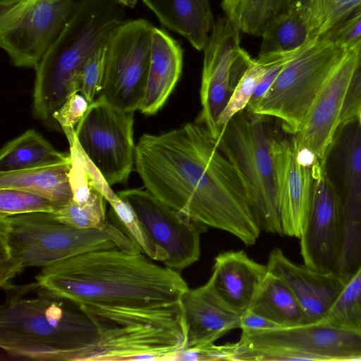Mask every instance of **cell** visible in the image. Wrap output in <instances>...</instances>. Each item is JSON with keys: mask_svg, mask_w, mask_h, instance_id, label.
<instances>
[{"mask_svg": "<svg viewBox=\"0 0 361 361\" xmlns=\"http://www.w3.org/2000/svg\"><path fill=\"white\" fill-rule=\"evenodd\" d=\"M117 195L136 214L155 250L157 262L179 271L199 259L201 225L166 204L147 189H127Z\"/></svg>", "mask_w": 361, "mask_h": 361, "instance_id": "obj_13", "label": "cell"}, {"mask_svg": "<svg viewBox=\"0 0 361 361\" xmlns=\"http://www.w3.org/2000/svg\"><path fill=\"white\" fill-rule=\"evenodd\" d=\"M116 3L123 7L134 8L137 4V0H114Z\"/></svg>", "mask_w": 361, "mask_h": 361, "instance_id": "obj_41", "label": "cell"}, {"mask_svg": "<svg viewBox=\"0 0 361 361\" xmlns=\"http://www.w3.org/2000/svg\"><path fill=\"white\" fill-rule=\"evenodd\" d=\"M274 327H277V326L250 310L242 314L239 326L241 331H255Z\"/></svg>", "mask_w": 361, "mask_h": 361, "instance_id": "obj_40", "label": "cell"}, {"mask_svg": "<svg viewBox=\"0 0 361 361\" xmlns=\"http://www.w3.org/2000/svg\"><path fill=\"white\" fill-rule=\"evenodd\" d=\"M295 0H222L226 16L248 35L262 37L269 24Z\"/></svg>", "mask_w": 361, "mask_h": 361, "instance_id": "obj_28", "label": "cell"}, {"mask_svg": "<svg viewBox=\"0 0 361 361\" xmlns=\"http://www.w3.org/2000/svg\"><path fill=\"white\" fill-rule=\"evenodd\" d=\"M357 122L359 123V124L361 126V107H360V109L359 110V112L357 114Z\"/></svg>", "mask_w": 361, "mask_h": 361, "instance_id": "obj_43", "label": "cell"}, {"mask_svg": "<svg viewBox=\"0 0 361 361\" xmlns=\"http://www.w3.org/2000/svg\"><path fill=\"white\" fill-rule=\"evenodd\" d=\"M339 147L344 183L341 199L342 241L334 272L348 280L361 265V126L349 123Z\"/></svg>", "mask_w": 361, "mask_h": 361, "instance_id": "obj_16", "label": "cell"}, {"mask_svg": "<svg viewBox=\"0 0 361 361\" xmlns=\"http://www.w3.org/2000/svg\"><path fill=\"white\" fill-rule=\"evenodd\" d=\"M277 326L309 323L305 313L288 285L268 271L248 310Z\"/></svg>", "mask_w": 361, "mask_h": 361, "instance_id": "obj_25", "label": "cell"}, {"mask_svg": "<svg viewBox=\"0 0 361 361\" xmlns=\"http://www.w3.org/2000/svg\"><path fill=\"white\" fill-rule=\"evenodd\" d=\"M71 164V157L59 164L0 171V189H18L37 194L51 200L59 209L73 198L68 176Z\"/></svg>", "mask_w": 361, "mask_h": 361, "instance_id": "obj_24", "label": "cell"}, {"mask_svg": "<svg viewBox=\"0 0 361 361\" xmlns=\"http://www.w3.org/2000/svg\"><path fill=\"white\" fill-rule=\"evenodd\" d=\"M57 209L54 202L37 194L18 189H0V216L55 212Z\"/></svg>", "mask_w": 361, "mask_h": 361, "instance_id": "obj_33", "label": "cell"}, {"mask_svg": "<svg viewBox=\"0 0 361 361\" xmlns=\"http://www.w3.org/2000/svg\"><path fill=\"white\" fill-rule=\"evenodd\" d=\"M312 39L322 37L361 9V0H300Z\"/></svg>", "mask_w": 361, "mask_h": 361, "instance_id": "obj_29", "label": "cell"}, {"mask_svg": "<svg viewBox=\"0 0 361 361\" xmlns=\"http://www.w3.org/2000/svg\"><path fill=\"white\" fill-rule=\"evenodd\" d=\"M186 328V347L214 343L227 332L239 329L243 313L225 302L209 281L189 288L180 301Z\"/></svg>", "mask_w": 361, "mask_h": 361, "instance_id": "obj_20", "label": "cell"}, {"mask_svg": "<svg viewBox=\"0 0 361 361\" xmlns=\"http://www.w3.org/2000/svg\"><path fill=\"white\" fill-rule=\"evenodd\" d=\"M185 347L184 319L168 324H106L102 330L95 361L172 360Z\"/></svg>", "mask_w": 361, "mask_h": 361, "instance_id": "obj_15", "label": "cell"}, {"mask_svg": "<svg viewBox=\"0 0 361 361\" xmlns=\"http://www.w3.org/2000/svg\"><path fill=\"white\" fill-rule=\"evenodd\" d=\"M236 343L215 345L214 343L185 348L172 360L211 361L234 360Z\"/></svg>", "mask_w": 361, "mask_h": 361, "instance_id": "obj_37", "label": "cell"}, {"mask_svg": "<svg viewBox=\"0 0 361 361\" xmlns=\"http://www.w3.org/2000/svg\"><path fill=\"white\" fill-rule=\"evenodd\" d=\"M54 213L63 223L80 228H102L109 222L106 203L80 207L71 200Z\"/></svg>", "mask_w": 361, "mask_h": 361, "instance_id": "obj_35", "label": "cell"}, {"mask_svg": "<svg viewBox=\"0 0 361 361\" xmlns=\"http://www.w3.org/2000/svg\"><path fill=\"white\" fill-rule=\"evenodd\" d=\"M326 320L361 330V265L345 282Z\"/></svg>", "mask_w": 361, "mask_h": 361, "instance_id": "obj_30", "label": "cell"}, {"mask_svg": "<svg viewBox=\"0 0 361 361\" xmlns=\"http://www.w3.org/2000/svg\"><path fill=\"white\" fill-rule=\"evenodd\" d=\"M361 54V46L349 49L317 96L299 132L293 135L296 146L311 150L326 161L339 127L348 87Z\"/></svg>", "mask_w": 361, "mask_h": 361, "instance_id": "obj_18", "label": "cell"}, {"mask_svg": "<svg viewBox=\"0 0 361 361\" xmlns=\"http://www.w3.org/2000/svg\"><path fill=\"white\" fill-rule=\"evenodd\" d=\"M348 50L327 35L312 39L288 61L249 111L276 118L284 131L297 134Z\"/></svg>", "mask_w": 361, "mask_h": 361, "instance_id": "obj_7", "label": "cell"}, {"mask_svg": "<svg viewBox=\"0 0 361 361\" xmlns=\"http://www.w3.org/2000/svg\"><path fill=\"white\" fill-rule=\"evenodd\" d=\"M134 113L99 95L75 128L80 148L111 186L126 183L135 164Z\"/></svg>", "mask_w": 361, "mask_h": 361, "instance_id": "obj_10", "label": "cell"}, {"mask_svg": "<svg viewBox=\"0 0 361 361\" xmlns=\"http://www.w3.org/2000/svg\"><path fill=\"white\" fill-rule=\"evenodd\" d=\"M268 273L267 265L250 259L243 251H227L214 259L209 282L230 306L247 311Z\"/></svg>", "mask_w": 361, "mask_h": 361, "instance_id": "obj_21", "label": "cell"}, {"mask_svg": "<svg viewBox=\"0 0 361 361\" xmlns=\"http://www.w3.org/2000/svg\"><path fill=\"white\" fill-rule=\"evenodd\" d=\"M20 1L22 0H0V5H10Z\"/></svg>", "mask_w": 361, "mask_h": 361, "instance_id": "obj_42", "label": "cell"}, {"mask_svg": "<svg viewBox=\"0 0 361 361\" xmlns=\"http://www.w3.org/2000/svg\"><path fill=\"white\" fill-rule=\"evenodd\" d=\"M135 165L145 189L194 222L230 233L245 245L261 233L240 174L207 128L197 122L135 145Z\"/></svg>", "mask_w": 361, "mask_h": 361, "instance_id": "obj_1", "label": "cell"}, {"mask_svg": "<svg viewBox=\"0 0 361 361\" xmlns=\"http://www.w3.org/2000/svg\"><path fill=\"white\" fill-rule=\"evenodd\" d=\"M282 235L300 238L310 212L316 173L322 164H301L293 138L277 137L272 146Z\"/></svg>", "mask_w": 361, "mask_h": 361, "instance_id": "obj_17", "label": "cell"}, {"mask_svg": "<svg viewBox=\"0 0 361 361\" xmlns=\"http://www.w3.org/2000/svg\"><path fill=\"white\" fill-rule=\"evenodd\" d=\"M326 163L316 173L310 212L299 238L305 265L333 271L342 241L341 199L328 176Z\"/></svg>", "mask_w": 361, "mask_h": 361, "instance_id": "obj_14", "label": "cell"}, {"mask_svg": "<svg viewBox=\"0 0 361 361\" xmlns=\"http://www.w3.org/2000/svg\"><path fill=\"white\" fill-rule=\"evenodd\" d=\"M145 254L94 250L53 263L35 276L37 294L68 301L109 324H168L183 319L188 289L178 271Z\"/></svg>", "mask_w": 361, "mask_h": 361, "instance_id": "obj_2", "label": "cell"}, {"mask_svg": "<svg viewBox=\"0 0 361 361\" xmlns=\"http://www.w3.org/2000/svg\"><path fill=\"white\" fill-rule=\"evenodd\" d=\"M270 118L245 108L222 128L217 144L241 177L258 228L282 235L272 152L278 136Z\"/></svg>", "mask_w": 361, "mask_h": 361, "instance_id": "obj_6", "label": "cell"}, {"mask_svg": "<svg viewBox=\"0 0 361 361\" xmlns=\"http://www.w3.org/2000/svg\"><path fill=\"white\" fill-rule=\"evenodd\" d=\"M106 45L99 48L89 58L71 85V92L78 91L90 104L96 100V96L102 90Z\"/></svg>", "mask_w": 361, "mask_h": 361, "instance_id": "obj_34", "label": "cell"}, {"mask_svg": "<svg viewBox=\"0 0 361 361\" xmlns=\"http://www.w3.org/2000/svg\"><path fill=\"white\" fill-rule=\"evenodd\" d=\"M75 0L0 5V47L16 67L35 68L67 23Z\"/></svg>", "mask_w": 361, "mask_h": 361, "instance_id": "obj_9", "label": "cell"}, {"mask_svg": "<svg viewBox=\"0 0 361 361\" xmlns=\"http://www.w3.org/2000/svg\"><path fill=\"white\" fill-rule=\"evenodd\" d=\"M240 30L226 17L214 23L204 49L200 87L202 109L196 122L218 140L219 118L253 59L240 44Z\"/></svg>", "mask_w": 361, "mask_h": 361, "instance_id": "obj_12", "label": "cell"}, {"mask_svg": "<svg viewBox=\"0 0 361 361\" xmlns=\"http://www.w3.org/2000/svg\"><path fill=\"white\" fill-rule=\"evenodd\" d=\"M69 159L70 152H59L37 130L29 129L1 147L0 171L37 168Z\"/></svg>", "mask_w": 361, "mask_h": 361, "instance_id": "obj_26", "label": "cell"}, {"mask_svg": "<svg viewBox=\"0 0 361 361\" xmlns=\"http://www.w3.org/2000/svg\"><path fill=\"white\" fill-rule=\"evenodd\" d=\"M109 203L112 221L122 228L143 254L156 261L155 250L131 207L118 196Z\"/></svg>", "mask_w": 361, "mask_h": 361, "instance_id": "obj_32", "label": "cell"}, {"mask_svg": "<svg viewBox=\"0 0 361 361\" xmlns=\"http://www.w3.org/2000/svg\"><path fill=\"white\" fill-rule=\"evenodd\" d=\"M161 24L204 50L214 25L209 0H142Z\"/></svg>", "mask_w": 361, "mask_h": 361, "instance_id": "obj_23", "label": "cell"}, {"mask_svg": "<svg viewBox=\"0 0 361 361\" xmlns=\"http://www.w3.org/2000/svg\"><path fill=\"white\" fill-rule=\"evenodd\" d=\"M325 35L345 49L361 46V9Z\"/></svg>", "mask_w": 361, "mask_h": 361, "instance_id": "obj_39", "label": "cell"}, {"mask_svg": "<svg viewBox=\"0 0 361 361\" xmlns=\"http://www.w3.org/2000/svg\"><path fill=\"white\" fill-rule=\"evenodd\" d=\"M234 360H361V330L324 319L242 331Z\"/></svg>", "mask_w": 361, "mask_h": 361, "instance_id": "obj_8", "label": "cell"}, {"mask_svg": "<svg viewBox=\"0 0 361 361\" xmlns=\"http://www.w3.org/2000/svg\"><path fill=\"white\" fill-rule=\"evenodd\" d=\"M35 282L5 290L0 347L11 360L95 361L106 322L61 299L37 294Z\"/></svg>", "mask_w": 361, "mask_h": 361, "instance_id": "obj_3", "label": "cell"}, {"mask_svg": "<svg viewBox=\"0 0 361 361\" xmlns=\"http://www.w3.org/2000/svg\"><path fill=\"white\" fill-rule=\"evenodd\" d=\"M269 63L270 58L267 56H258L252 60L219 118L218 126L221 130L235 114L247 107Z\"/></svg>", "mask_w": 361, "mask_h": 361, "instance_id": "obj_31", "label": "cell"}, {"mask_svg": "<svg viewBox=\"0 0 361 361\" xmlns=\"http://www.w3.org/2000/svg\"><path fill=\"white\" fill-rule=\"evenodd\" d=\"M125 14L114 0L76 1L61 32L35 68L32 110L37 118H53L82 66L108 43Z\"/></svg>", "mask_w": 361, "mask_h": 361, "instance_id": "obj_5", "label": "cell"}, {"mask_svg": "<svg viewBox=\"0 0 361 361\" xmlns=\"http://www.w3.org/2000/svg\"><path fill=\"white\" fill-rule=\"evenodd\" d=\"M262 38L258 56L290 52L310 42L312 38L302 1L295 0L286 11L274 18Z\"/></svg>", "mask_w": 361, "mask_h": 361, "instance_id": "obj_27", "label": "cell"}, {"mask_svg": "<svg viewBox=\"0 0 361 361\" xmlns=\"http://www.w3.org/2000/svg\"><path fill=\"white\" fill-rule=\"evenodd\" d=\"M153 28L145 19L125 20L107 43L99 95L116 108L135 111L140 106L148 78Z\"/></svg>", "mask_w": 361, "mask_h": 361, "instance_id": "obj_11", "label": "cell"}, {"mask_svg": "<svg viewBox=\"0 0 361 361\" xmlns=\"http://www.w3.org/2000/svg\"><path fill=\"white\" fill-rule=\"evenodd\" d=\"M90 103L78 91L71 92L63 105L52 115L67 137L68 142L75 135V128L85 114Z\"/></svg>", "mask_w": 361, "mask_h": 361, "instance_id": "obj_36", "label": "cell"}, {"mask_svg": "<svg viewBox=\"0 0 361 361\" xmlns=\"http://www.w3.org/2000/svg\"><path fill=\"white\" fill-rule=\"evenodd\" d=\"M361 107V54L354 71L340 118L339 127L357 120Z\"/></svg>", "mask_w": 361, "mask_h": 361, "instance_id": "obj_38", "label": "cell"}, {"mask_svg": "<svg viewBox=\"0 0 361 361\" xmlns=\"http://www.w3.org/2000/svg\"><path fill=\"white\" fill-rule=\"evenodd\" d=\"M182 68L183 49L178 42L154 27L147 86L138 111L146 116L157 114L173 91Z\"/></svg>", "mask_w": 361, "mask_h": 361, "instance_id": "obj_22", "label": "cell"}, {"mask_svg": "<svg viewBox=\"0 0 361 361\" xmlns=\"http://www.w3.org/2000/svg\"><path fill=\"white\" fill-rule=\"evenodd\" d=\"M267 266L269 272L281 279L290 288L309 323L325 319L346 282L334 271L295 264L278 247L270 252Z\"/></svg>", "mask_w": 361, "mask_h": 361, "instance_id": "obj_19", "label": "cell"}, {"mask_svg": "<svg viewBox=\"0 0 361 361\" xmlns=\"http://www.w3.org/2000/svg\"><path fill=\"white\" fill-rule=\"evenodd\" d=\"M105 249L142 252L116 223L102 228H80L54 212L0 216V286H11L25 269L43 268L83 253Z\"/></svg>", "mask_w": 361, "mask_h": 361, "instance_id": "obj_4", "label": "cell"}]
</instances>
